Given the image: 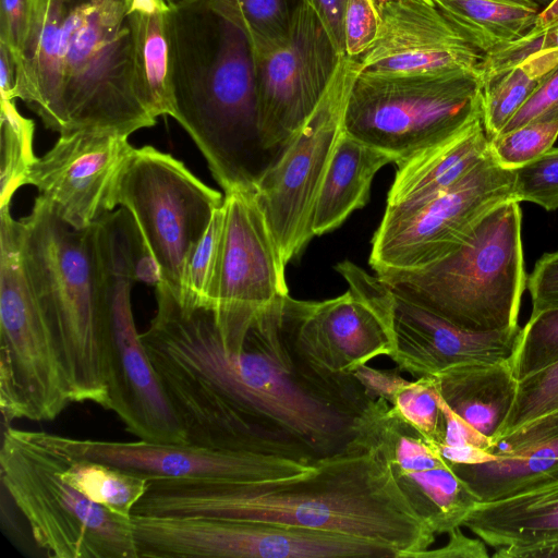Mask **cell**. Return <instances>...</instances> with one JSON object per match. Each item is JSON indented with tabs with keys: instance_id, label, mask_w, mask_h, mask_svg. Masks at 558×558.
<instances>
[{
	"instance_id": "obj_1",
	"label": "cell",
	"mask_w": 558,
	"mask_h": 558,
	"mask_svg": "<svg viewBox=\"0 0 558 558\" xmlns=\"http://www.w3.org/2000/svg\"><path fill=\"white\" fill-rule=\"evenodd\" d=\"M156 301L141 340L187 444L310 463L357 445L375 398L304 352L289 294L214 308L159 281Z\"/></svg>"
},
{
	"instance_id": "obj_2",
	"label": "cell",
	"mask_w": 558,
	"mask_h": 558,
	"mask_svg": "<svg viewBox=\"0 0 558 558\" xmlns=\"http://www.w3.org/2000/svg\"><path fill=\"white\" fill-rule=\"evenodd\" d=\"M132 514L203 515L330 532L383 545L397 558L428 549L435 532L415 512L381 451L359 437L305 474L275 481L151 480Z\"/></svg>"
},
{
	"instance_id": "obj_3",
	"label": "cell",
	"mask_w": 558,
	"mask_h": 558,
	"mask_svg": "<svg viewBox=\"0 0 558 558\" xmlns=\"http://www.w3.org/2000/svg\"><path fill=\"white\" fill-rule=\"evenodd\" d=\"M174 119L223 189L253 192L276 165L259 126L250 43L207 2L169 13Z\"/></svg>"
},
{
	"instance_id": "obj_4",
	"label": "cell",
	"mask_w": 558,
	"mask_h": 558,
	"mask_svg": "<svg viewBox=\"0 0 558 558\" xmlns=\"http://www.w3.org/2000/svg\"><path fill=\"white\" fill-rule=\"evenodd\" d=\"M98 220L73 229L37 197L19 228L23 267L58 348L72 401L108 410V295Z\"/></svg>"
},
{
	"instance_id": "obj_5",
	"label": "cell",
	"mask_w": 558,
	"mask_h": 558,
	"mask_svg": "<svg viewBox=\"0 0 558 558\" xmlns=\"http://www.w3.org/2000/svg\"><path fill=\"white\" fill-rule=\"evenodd\" d=\"M520 203L488 213L469 238L442 259L416 270L376 276L396 295L472 331L519 329L526 284Z\"/></svg>"
},
{
	"instance_id": "obj_6",
	"label": "cell",
	"mask_w": 558,
	"mask_h": 558,
	"mask_svg": "<svg viewBox=\"0 0 558 558\" xmlns=\"http://www.w3.org/2000/svg\"><path fill=\"white\" fill-rule=\"evenodd\" d=\"M59 133L126 136L156 118L138 86L124 0H69L61 40Z\"/></svg>"
},
{
	"instance_id": "obj_7",
	"label": "cell",
	"mask_w": 558,
	"mask_h": 558,
	"mask_svg": "<svg viewBox=\"0 0 558 558\" xmlns=\"http://www.w3.org/2000/svg\"><path fill=\"white\" fill-rule=\"evenodd\" d=\"M483 120L478 73L354 75L342 131L398 165Z\"/></svg>"
},
{
	"instance_id": "obj_8",
	"label": "cell",
	"mask_w": 558,
	"mask_h": 558,
	"mask_svg": "<svg viewBox=\"0 0 558 558\" xmlns=\"http://www.w3.org/2000/svg\"><path fill=\"white\" fill-rule=\"evenodd\" d=\"M2 487L52 558H138L131 519L90 501L66 482L46 432L8 426L0 449Z\"/></svg>"
},
{
	"instance_id": "obj_9",
	"label": "cell",
	"mask_w": 558,
	"mask_h": 558,
	"mask_svg": "<svg viewBox=\"0 0 558 558\" xmlns=\"http://www.w3.org/2000/svg\"><path fill=\"white\" fill-rule=\"evenodd\" d=\"M98 223L108 295V410L141 440L187 442L135 326L131 290L136 282L140 233L122 207L104 215Z\"/></svg>"
},
{
	"instance_id": "obj_10",
	"label": "cell",
	"mask_w": 558,
	"mask_h": 558,
	"mask_svg": "<svg viewBox=\"0 0 558 558\" xmlns=\"http://www.w3.org/2000/svg\"><path fill=\"white\" fill-rule=\"evenodd\" d=\"M54 340L26 277L19 220L0 208V410L15 418L52 421L72 403Z\"/></svg>"
},
{
	"instance_id": "obj_11",
	"label": "cell",
	"mask_w": 558,
	"mask_h": 558,
	"mask_svg": "<svg viewBox=\"0 0 558 558\" xmlns=\"http://www.w3.org/2000/svg\"><path fill=\"white\" fill-rule=\"evenodd\" d=\"M223 203L172 155L151 146L131 150L112 186L109 210L120 205L132 217L160 281L180 292L184 263Z\"/></svg>"
},
{
	"instance_id": "obj_12",
	"label": "cell",
	"mask_w": 558,
	"mask_h": 558,
	"mask_svg": "<svg viewBox=\"0 0 558 558\" xmlns=\"http://www.w3.org/2000/svg\"><path fill=\"white\" fill-rule=\"evenodd\" d=\"M511 199L513 170L501 167L489 149L445 192L412 206H386L369 264L375 272L427 267L456 251L488 213Z\"/></svg>"
},
{
	"instance_id": "obj_13",
	"label": "cell",
	"mask_w": 558,
	"mask_h": 558,
	"mask_svg": "<svg viewBox=\"0 0 558 558\" xmlns=\"http://www.w3.org/2000/svg\"><path fill=\"white\" fill-rule=\"evenodd\" d=\"M251 50L260 133L278 162L324 99L343 54L302 0L283 43Z\"/></svg>"
},
{
	"instance_id": "obj_14",
	"label": "cell",
	"mask_w": 558,
	"mask_h": 558,
	"mask_svg": "<svg viewBox=\"0 0 558 558\" xmlns=\"http://www.w3.org/2000/svg\"><path fill=\"white\" fill-rule=\"evenodd\" d=\"M356 72L355 62L343 54L324 99L253 192L286 264L315 236L314 206L342 132L345 99Z\"/></svg>"
},
{
	"instance_id": "obj_15",
	"label": "cell",
	"mask_w": 558,
	"mask_h": 558,
	"mask_svg": "<svg viewBox=\"0 0 558 558\" xmlns=\"http://www.w3.org/2000/svg\"><path fill=\"white\" fill-rule=\"evenodd\" d=\"M349 290L322 302L292 298L296 339L320 367L342 375L396 348L392 327L393 293L377 276L349 260L336 265Z\"/></svg>"
},
{
	"instance_id": "obj_16",
	"label": "cell",
	"mask_w": 558,
	"mask_h": 558,
	"mask_svg": "<svg viewBox=\"0 0 558 558\" xmlns=\"http://www.w3.org/2000/svg\"><path fill=\"white\" fill-rule=\"evenodd\" d=\"M359 437L375 445L415 512L435 534L462 526L478 501L436 445L408 423L385 399H375Z\"/></svg>"
},
{
	"instance_id": "obj_17",
	"label": "cell",
	"mask_w": 558,
	"mask_h": 558,
	"mask_svg": "<svg viewBox=\"0 0 558 558\" xmlns=\"http://www.w3.org/2000/svg\"><path fill=\"white\" fill-rule=\"evenodd\" d=\"M126 135L101 130L60 134L33 163L25 185L73 229L94 225L109 210L114 181L133 147Z\"/></svg>"
},
{
	"instance_id": "obj_18",
	"label": "cell",
	"mask_w": 558,
	"mask_h": 558,
	"mask_svg": "<svg viewBox=\"0 0 558 558\" xmlns=\"http://www.w3.org/2000/svg\"><path fill=\"white\" fill-rule=\"evenodd\" d=\"M71 456L107 463L151 480L275 481L305 474L314 463L291 458L219 450L187 442L76 439L52 434Z\"/></svg>"
},
{
	"instance_id": "obj_19",
	"label": "cell",
	"mask_w": 558,
	"mask_h": 558,
	"mask_svg": "<svg viewBox=\"0 0 558 558\" xmlns=\"http://www.w3.org/2000/svg\"><path fill=\"white\" fill-rule=\"evenodd\" d=\"M379 31L355 62L362 74L468 71L480 74L484 54L469 44L432 0H373ZM481 76V75H480Z\"/></svg>"
},
{
	"instance_id": "obj_20",
	"label": "cell",
	"mask_w": 558,
	"mask_h": 558,
	"mask_svg": "<svg viewBox=\"0 0 558 558\" xmlns=\"http://www.w3.org/2000/svg\"><path fill=\"white\" fill-rule=\"evenodd\" d=\"M207 305L262 306L288 295L286 263L254 193H225Z\"/></svg>"
},
{
	"instance_id": "obj_21",
	"label": "cell",
	"mask_w": 558,
	"mask_h": 558,
	"mask_svg": "<svg viewBox=\"0 0 558 558\" xmlns=\"http://www.w3.org/2000/svg\"><path fill=\"white\" fill-rule=\"evenodd\" d=\"M392 327L396 348L390 359L414 378L436 377L462 365L510 360L521 330H468L395 293Z\"/></svg>"
},
{
	"instance_id": "obj_22",
	"label": "cell",
	"mask_w": 558,
	"mask_h": 558,
	"mask_svg": "<svg viewBox=\"0 0 558 558\" xmlns=\"http://www.w3.org/2000/svg\"><path fill=\"white\" fill-rule=\"evenodd\" d=\"M462 526L493 547L494 558H558V475L477 501Z\"/></svg>"
},
{
	"instance_id": "obj_23",
	"label": "cell",
	"mask_w": 558,
	"mask_h": 558,
	"mask_svg": "<svg viewBox=\"0 0 558 558\" xmlns=\"http://www.w3.org/2000/svg\"><path fill=\"white\" fill-rule=\"evenodd\" d=\"M69 0H28L21 61L15 65V96L47 129L59 133L61 40Z\"/></svg>"
},
{
	"instance_id": "obj_24",
	"label": "cell",
	"mask_w": 558,
	"mask_h": 558,
	"mask_svg": "<svg viewBox=\"0 0 558 558\" xmlns=\"http://www.w3.org/2000/svg\"><path fill=\"white\" fill-rule=\"evenodd\" d=\"M489 153L483 120L456 137L397 165L387 206L421 204L450 189Z\"/></svg>"
},
{
	"instance_id": "obj_25",
	"label": "cell",
	"mask_w": 558,
	"mask_h": 558,
	"mask_svg": "<svg viewBox=\"0 0 558 558\" xmlns=\"http://www.w3.org/2000/svg\"><path fill=\"white\" fill-rule=\"evenodd\" d=\"M393 159L343 131L339 135L313 211L312 230L322 235L341 226L364 207L375 174Z\"/></svg>"
},
{
	"instance_id": "obj_26",
	"label": "cell",
	"mask_w": 558,
	"mask_h": 558,
	"mask_svg": "<svg viewBox=\"0 0 558 558\" xmlns=\"http://www.w3.org/2000/svg\"><path fill=\"white\" fill-rule=\"evenodd\" d=\"M430 378L446 403L493 440L517 392L510 360L457 366Z\"/></svg>"
},
{
	"instance_id": "obj_27",
	"label": "cell",
	"mask_w": 558,
	"mask_h": 558,
	"mask_svg": "<svg viewBox=\"0 0 558 558\" xmlns=\"http://www.w3.org/2000/svg\"><path fill=\"white\" fill-rule=\"evenodd\" d=\"M142 97L157 119H174L171 83L169 13L166 0H124Z\"/></svg>"
},
{
	"instance_id": "obj_28",
	"label": "cell",
	"mask_w": 558,
	"mask_h": 558,
	"mask_svg": "<svg viewBox=\"0 0 558 558\" xmlns=\"http://www.w3.org/2000/svg\"><path fill=\"white\" fill-rule=\"evenodd\" d=\"M484 56L529 35L541 9L526 0H432Z\"/></svg>"
},
{
	"instance_id": "obj_29",
	"label": "cell",
	"mask_w": 558,
	"mask_h": 558,
	"mask_svg": "<svg viewBox=\"0 0 558 558\" xmlns=\"http://www.w3.org/2000/svg\"><path fill=\"white\" fill-rule=\"evenodd\" d=\"M451 466L478 501L497 499L558 475V436L492 462Z\"/></svg>"
},
{
	"instance_id": "obj_30",
	"label": "cell",
	"mask_w": 558,
	"mask_h": 558,
	"mask_svg": "<svg viewBox=\"0 0 558 558\" xmlns=\"http://www.w3.org/2000/svg\"><path fill=\"white\" fill-rule=\"evenodd\" d=\"M46 436L59 458L62 477L90 501L107 510L131 519L136 504L146 493L149 481L120 468L71 456L52 438Z\"/></svg>"
},
{
	"instance_id": "obj_31",
	"label": "cell",
	"mask_w": 558,
	"mask_h": 558,
	"mask_svg": "<svg viewBox=\"0 0 558 558\" xmlns=\"http://www.w3.org/2000/svg\"><path fill=\"white\" fill-rule=\"evenodd\" d=\"M557 64L558 49L545 50L483 83V125L488 140L502 132Z\"/></svg>"
},
{
	"instance_id": "obj_32",
	"label": "cell",
	"mask_w": 558,
	"mask_h": 558,
	"mask_svg": "<svg viewBox=\"0 0 558 558\" xmlns=\"http://www.w3.org/2000/svg\"><path fill=\"white\" fill-rule=\"evenodd\" d=\"M0 135V208L11 205L14 193L25 185L26 177L37 159L33 149L35 124L23 117L15 98L1 93Z\"/></svg>"
},
{
	"instance_id": "obj_33",
	"label": "cell",
	"mask_w": 558,
	"mask_h": 558,
	"mask_svg": "<svg viewBox=\"0 0 558 558\" xmlns=\"http://www.w3.org/2000/svg\"><path fill=\"white\" fill-rule=\"evenodd\" d=\"M300 0H209L207 3L234 23L252 47H272L290 34Z\"/></svg>"
},
{
	"instance_id": "obj_34",
	"label": "cell",
	"mask_w": 558,
	"mask_h": 558,
	"mask_svg": "<svg viewBox=\"0 0 558 558\" xmlns=\"http://www.w3.org/2000/svg\"><path fill=\"white\" fill-rule=\"evenodd\" d=\"M557 137L558 108L493 137L489 149L501 167L513 170L551 148Z\"/></svg>"
},
{
	"instance_id": "obj_35",
	"label": "cell",
	"mask_w": 558,
	"mask_h": 558,
	"mask_svg": "<svg viewBox=\"0 0 558 558\" xmlns=\"http://www.w3.org/2000/svg\"><path fill=\"white\" fill-rule=\"evenodd\" d=\"M558 360V307L531 313L510 359L517 380Z\"/></svg>"
},
{
	"instance_id": "obj_36",
	"label": "cell",
	"mask_w": 558,
	"mask_h": 558,
	"mask_svg": "<svg viewBox=\"0 0 558 558\" xmlns=\"http://www.w3.org/2000/svg\"><path fill=\"white\" fill-rule=\"evenodd\" d=\"M558 410V360L518 381L512 407L493 442L524 424Z\"/></svg>"
},
{
	"instance_id": "obj_37",
	"label": "cell",
	"mask_w": 558,
	"mask_h": 558,
	"mask_svg": "<svg viewBox=\"0 0 558 558\" xmlns=\"http://www.w3.org/2000/svg\"><path fill=\"white\" fill-rule=\"evenodd\" d=\"M221 221L222 210L220 207L214 214L208 228L192 248L184 263L181 274L180 292L175 294L185 304L207 305Z\"/></svg>"
},
{
	"instance_id": "obj_38",
	"label": "cell",
	"mask_w": 558,
	"mask_h": 558,
	"mask_svg": "<svg viewBox=\"0 0 558 558\" xmlns=\"http://www.w3.org/2000/svg\"><path fill=\"white\" fill-rule=\"evenodd\" d=\"M389 403L427 440L442 441L444 418L430 377L407 380Z\"/></svg>"
},
{
	"instance_id": "obj_39",
	"label": "cell",
	"mask_w": 558,
	"mask_h": 558,
	"mask_svg": "<svg viewBox=\"0 0 558 558\" xmlns=\"http://www.w3.org/2000/svg\"><path fill=\"white\" fill-rule=\"evenodd\" d=\"M517 202H530L551 211L558 209V147L513 169Z\"/></svg>"
},
{
	"instance_id": "obj_40",
	"label": "cell",
	"mask_w": 558,
	"mask_h": 558,
	"mask_svg": "<svg viewBox=\"0 0 558 558\" xmlns=\"http://www.w3.org/2000/svg\"><path fill=\"white\" fill-rule=\"evenodd\" d=\"M558 49V23L542 31L531 33L525 37L484 56L480 75L484 83L492 76L520 63L530 56Z\"/></svg>"
},
{
	"instance_id": "obj_41",
	"label": "cell",
	"mask_w": 558,
	"mask_h": 558,
	"mask_svg": "<svg viewBox=\"0 0 558 558\" xmlns=\"http://www.w3.org/2000/svg\"><path fill=\"white\" fill-rule=\"evenodd\" d=\"M379 17L373 0H347L343 33L344 56L355 60L376 40Z\"/></svg>"
},
{
	"instance_id": "obj_42",
	"label": "cell",
	"mask_w": 558,
	"mask_h": 558,
	"mask_svg": "<svg viewBox=\"0 0 558 558\" xmlns=\"http://www.w3.org/2000/svg\"><path fill=\"white\" fill-rule=\"evenodd\" d=\"M558 436V410L524 424L493 442L489 452L500 457L511 454L527 446Z\"/></svg>"
},
{
	"instance_id": "obj_43",
	"label": "cell",
	"mask_w": 558,
	"mask_h": 558,
	"mask_svg": "<svg viewBox=\"0 0 558 558\" xmlns=\"http://www.w3.org/2000/svg\"><path fill=\"white\" fill-rule=\"evenodd\" d=\"M532 313L558 307V251L544 254L526 280Z\"/></svg>"
},
{
	"instance_id": "obj_44",
	"label": "cell",
	"mask_w": 558,
	"mask_h": 558,
	"mask_svg": "<svg viewBox=\"0 0 558 558\" xmlns=\"http://www.w3.org/2000/svg\"><path fill=\"white\" fill-rule=\"evenodd\" d=\"M28 21V0H0V44L14 66L21 61Z\"/></svg>"
},
{
	"instance_id": "obj_45",
	"label": "cell",
	"mask_w": 558,
	"mask_h": 558,
	"mask_svg": "<svg viewBox=\"0 0 558 558\" xmlns=\"http://www.w3.org/2000/svg\"><path fill=\"white\" fill-rule=\"evenodd\" d=\"M558 108V64L545 76L529 100L513 116L501 133Z\"/></svg>"
},
{
	"instance_id": "obj_46",
	"label": "cell",
	"mask_w": 558,
	"mask_h": 558,
	"mask_svg": "<svg viewBox=\"0 0 558 558\" xmlns=\"http://www.w3.org/2000/svg\"><path fill=\"white\" fill-rule=\"evenodd\" d=\"M434 383V381H433ZM435 386V385H434ZM436 398L444 418V438L439 444L448 446H476L489 450L492 438L474 428L464 418L458 415L444 400L435 387Z\"/></svg>"
},
{
	"instance_id": "obj_47",
	"label": "cell",
	"mask_w": 558,
	"mask_h": 558,
	"mask_svg": "<svg viewBox=\"0 0 558 558\" xmlns=\"http://www.w3.org/2000/svg\"><path fill=\"white\" fill-rule=\"evenodd\" d=\"M352 374L369 397L381 398L387 402L391 401L396 392L408 380L400 375L401 371L397 366L392 369H377L363 365Z\"/></svg>"
},
{
	"instance_id": "obj_48",
	"label": "cell",
	"mask_w": 558,
	"mask_h": 558,
	"mask_svg": "<svg viewBox=\"0 0 558 558\" xmlns=\"http://www.w3.org/2000/svg\"><path fill=\"white\" fill-rule=\"evenodd\" d=\"M457 526L448 532L449 539L446 545L437 549H425L416 553L412 558H488L486 544L481 538L466 536Z\"/></svg>"
},
{
	"instance_id": "obj_49",
	"label": "cell",
	"mask_w": 558,
	"mask_h": 558,
	"mask_svg": "<svg viewBox=\"0 0 558 558\" xmlns=\"http://www.w3.org/2000/svg\"><path fill=\"white\" fill-rule=\"evenodd\" d=\"M307 2L319 16L333 46L344 54L343 19L347 0H302Z\"/></svg>"
},
{
	"instance_id": "obj_50",
	"label": "cell",
	"mask_w": 558,
	"mask_h": 558,
	"mask_svg": "<svg viewBox=\"0 0 558 558\" xmlns=\"http://www.w3.org/2000/svg\"><path fill=\"white\" fill-rule=\"evenodd\" d=\"M440 454L451 464H482L499 459L498 454L476 446H448L445 444H435Z\"/></svg>"
},
{
	"instance_id": "obj_51",
	"label": "cell",
	"mask_w": 558,
	"mask_h": 558,
	"mask_svg": "<svg viewBox=\"0 0 558 558\" xmlns=\"http://www.w3.org/2000/svg\"><path fill=\"white\" fill-rule=\"evenodd\" d=\"M558 23V0H554L537 15L535 26L531 33H535ZM530 33V34H531Z\"/></svg>"
},
{
	"instance_id": "obj_52",
	"label": "cell",
	"mask_w": 558,
	"mask_h": 558,
	"mask_svg": "<svg viewBox=\"0 0 558 558\" xmlns=\"http://www.w3.org/2000/svg\"><path fill=\"white\" fill-rule=\"evenodd\" d=\"M171 8H181V7H187L192 4H198L204 3L209 0H166Z\"/></svg>"
},
{
	"instance_id": "obj_53",
	"label": "cell",
	"mask_w": 558,
	"mask_h": 558,
	"mask_svg": "<svg viewBox=\"0 0 558 558\" xmlns=\"http://www.w3.org/2000/svg\"><path fill=\"white\" fill-rule=\"evenodd\" d=\"M533 4H535L536 7H538L542 10H544L545 8H547L554 0H526Z\"/></svg>"
}]
</instances>
